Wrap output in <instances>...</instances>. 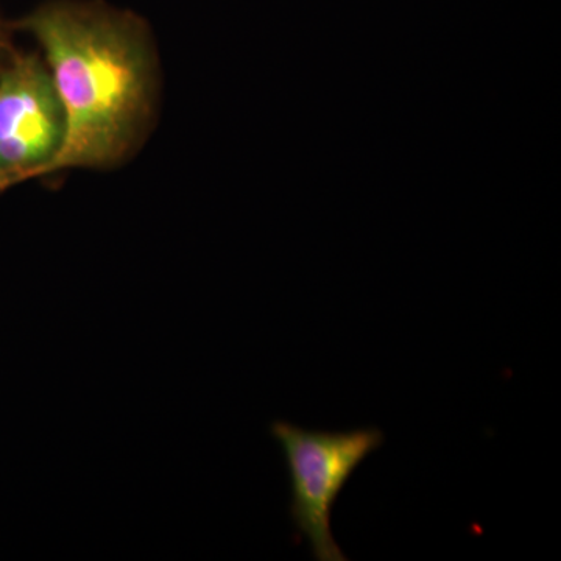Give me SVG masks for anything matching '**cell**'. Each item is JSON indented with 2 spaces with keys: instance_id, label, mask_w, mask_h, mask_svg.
<instances>
[{
  "instance_id": "6da1fadb",
  "label": "cell",
  "mask_w": 561,
  "mask_h": 561,
  "mask_svg": "<svg viewBox=\"0 0 561 561\" xmlns=\"http://www.w3.org/2000/svg\"><path fill=\"white\" fill-rule=\"evenodd\" d=\"M20 27L38 41L65 116L44 176L127 161L151 128L158 95L157 51L140 18L105 3L55 0Z\"/></svg>"
},
{
  "instance_id": "7a4b0ae2",
  "label": "cell",
  "mask_w": 561,
  "mask_h": 561,
  "mask_svg": "<svg viewBox=\"0 0 561 561\" xmlns=\"http://www.w3.org/2000/svg\"><path fill=\"white\" fill-rule=\"evenodd\" d=\"M271 431L286 457L298 534L311 546L313 559L348 560L332 535V508L362 461L381 448L382 431H309L286 421H275Z\"/></svg>"
},
{
  "instance_id": "3957f363",
  "label": "cell",
  "mask_w": 561,
  "mask_h": 561,
  "mask_svg": "<svg viewBox=\"0 0 561 561\" xmlns=\"http://www.w3.org/2000/svg\"><path fill=\"white\" fill-rule=\"evenodd\" d=\"M62 131L65 116L46 62L11 54L0 68V171L44 176Z\"/></svg>"
},
{
  "instance_id": "277c9868",
  "label": "cell",
  "mask_w": 561,
  "mask_h": 561,
  "mask_svg": "<svg viewBox=\"0 0 561 561\" xmlns=\"http://www.w3.org/2000/svg\"><path fill=\"white\" fill-rule=\"evenodd\" d=\"M31 179H33L31 172L0 171V194L14 186V184H20L22 181Z\"/></svg>"
},
{
  "instance_id": "5b68a950",
  "label": "cell",
  "mask_w": 561,
  "mask_h": 561,
  "mask_svg": "<svg viewBox=\"0 0 561 561\" xmlns=\"http://www.w3.org/2000/svg\"><path fill=\"white\" fill-rule=\"evenodd\" d=\"M9 51V38H7L5 28L0 24V68H2L3 58H5V54Z\"/></svg>"
}]
</instances>
